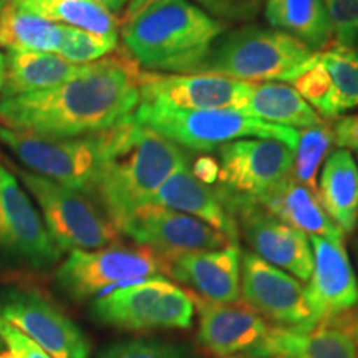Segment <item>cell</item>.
<instances>
[{"label": "cell", "instance_id": "cell-1", "mask_svg": "<svg viewBox=\"0 0 358 358\" xmlns=\"http://www.w3.org/2000/svg\"><path fill=\"white\" fill-rule=\"evenodd\" d=\"M141 71L129 55L111 53L57 87L0 100V123L57 138L106 131L136 110Z\"/></svg>", "mask_w": 358, "mask_h": 358}, {"label": "cell", "instance_id": "cell-2", "mask_svg": "<svg viewBox=\"0 0 358 358\" xmlns=\"http://www.w3.org/2000/svg\"><path fill=\"white\" fill-rule=\"evenodd\" d=\"M187 153L133 115L108 129V148L93 198L113 226H123L150 204L163 182L187 163Z\"/></svg>", "mask_w": 358, "mask_h": 358}, {"label": "cell", "instance_id": "cell-3", "mask_svg": "<svg viewBox=\"0 0 358 358\" xmlns=\"http://www.w3.org/2000/svg\"><path fill=\"white\" fill-rule=\"evenodd\" d=\"M226 24L192 0H158L122 25L127 53L153 73H199Z\"/></svg>", "mask_w": 358, "mask_h": 358}, {"label": "cell", "instance_id": "cell-4", "mask_svg": "<svg viewBox=\"0 0 358 358\" xmlns=\"http://www.w3.org/2000/svg\"><path fill=\"white\" fill-rule=\"evenodd\" d=\"M319 57L292 35L272 27L241 25L214 42L199 73L221 75L241 82L292 83Z\"/></svg>", "mask_w": 358, "mask_h": 358}, {"label": "cell", "instance_id": "cell-5", "mask_svg": "<svg viewBox=\"0 0 358 358\" xmlns=\"http://www.w3.org/2000/svg\"><path fill=\"white\" fill-rule=\"evenodd\" d=\"M133 116L182 150L201 153L245 138L275 140L294 151L299 140V129L261 122L237 110H174L138 103Z\"/></svg>", "mask_w": 358, "mask_h": 358}, {"label": "cell", "instance_id": "cell-6", "mask_svg": "<svg viewBox=\"0 0 358 358\" xmlns=\"http://www.w3.org/2000/svg\"><path fill=\"white\" fill-rule=\"evenodd\" d=\"M0 143L27 171L93 198L108 148V129L88 136L57 138L0 127Z\"/></svg>", "mask_w": 358, "mask_h": 358}, {"label": "cell", "instance_id": "cell-7", "mask_svg": "<svg viewBox=\"0 0 358 358\" xmlns=\"http://www.w3.org/2000/svg\"><path fill=\"white\" fill-rule=\"evenodd\" d=\"M90 313L103 325L131 332L166 329H191L194 320V297L166 277L131 282L100 295L90 306Z\"/></svg>", "mask_w": 358, "mask_h": 358}, {"label": "cell", "instance_id": "cell-8", "mask_svg": "<svg viewBox=\"0 0 358 358\" xmlns=\"http://www.w3.org/2000/svg\"><path fill=\"white\" fill-rule=\"evenodd\" d=\"M15 173L38 204L48 234L62 252L101 249L118 239V229L95 198L27 169L17 168Z\"/></svg>", "mask_w": 358, "mask_h": 358}, {"label": "cell", "instance_id": "cell-9", "mask_svg": "<svg viewBox=\"0 0 358 358\" xmlns=\"http://www.w3.org/2000/svg\"><path fill=\"white\" fill-rule=\"evenodd\" d=\"M164 274L158 254L145 245H110L71 250L55 271V285L75 302L100 297L116 287Z\"/></svg>", "mask_w": 358, "mask_h": 358}, {"label": "cell", "instance_id": "cell-10", "mask_svg": "<svg viewBox=\"0 0 358 358\" xmlns=\"http://www.w3.org/2000/svg\"><path fill=\"white\" fill-rule=\"evenodd\" d=\"M62 254L19 178L0 163V267L47 271Z\"/></svg>", "mask_w": 358, "mask_h": 358}, {"label": "cell", "instance_id": "cell-11", "mask_svg": "<svg viewBox=\"0 0 358 358\" xmlns=\"http://www.w3.org/2000/svg\"><path fill=\"white\" fill-rule=\"evenodd\" d=\"M217 194L231 211L236 203H257L266 192L292 174L289 146L266 138H245L217 148Z\"/></svg>", "mask_w": 358, "mask_h": 358}, {"label": "cell", "instance_id": "cell-12", "mask_svg": "<svg viewBox=\"0 0 358 358\" xmlns=\"http://www.w3.org/2000/svg\"><path fill=\"white\" fill-rule=\"evenodd\" d=\"M0 319L19 329L52 358H90L92 348L87 335L37 290H0Z\"/></svg>", "mask_w": 358, "mask_h": 358}, {"label": "cell", "instance_id": "cell-13", "mask_svg": "<svg viewBox=\"0 0 358 358\" xmlns=\"http://www.w3.org/2000/svg\"><path fill=\"white\" fill-rule=\"evenodd\" d=\"M243 299L272 325L308 332L319 325L308 301L307 289L254 252H243Z\"/></svg>", "mask_w": 358, "mask_h": 358}, {"label": "cell", "instance_id": "cell-14", "mask_svg": "<svg viewBox=\"0 0 358 358\" xmlns=\"http://www.w3.org/2000/svg\"><path fill=\"white\" fill-rule=\"evenodd\" d=\"M252 83L192 73L171 75L141 71L140 103L174 110H237L248 105Z\"/></svg>", "mask_w": 358, "mask_h": 358}, {"label": "cell", "instance_id": "cell-15", "mask_svg": "<svg viewBox=\"0 0 358 358\" xmlns=\"http://www.w3.org/2000/svg\"><path fill=\"white\" fill-rule=\"evenodd\" d=\"M122 234L131 237L138 245L151 249L161 259L236 244L209 224L156 204L138 209L123 226Z\"/></svg>", "mask_w": 358, "mask_h": 358}, {"label": "cell", "instance_id": "cell-16", "mask_svg": "<svg viewBox=\"0 0 358 358\" xmlns=\"http://www.w3.org/2000/svg\"><path fill=\"white\" fill-rule=\"evenodd\" d=\"M231 214L237 222L239 237H244L256 256L308 282L313 256L307 234L279 221L257 203L232 204Z\"/></svg>", "mask_w": 358, "mask_h": 358}, {"label": "cell", "instance_id": "cell-17", "mask_svg": "<svg viewBox=\"0 0 358 358\" xmlns=\"http://www.w3.org/2000/svg\"><path fill=\"white\" fill-rule=\"evenodd\" d=\"M241 257L239 244L176 254L163 259L164 274L206 302L234 303L241 302Z\"/></svg>", "mask_w": 358, "mask_h": 358}, {"label": "cell", "instance_id": "cell-18", "mask_svg": "<svg viewBox=\"0 0 358 358\" xmlns=\"http://www.w3.org/2000/svg\"><path fill=\"white\" fill-rule=\"evenodd\" d=\"M313 267L307 295L317 322L358 306V280L343 241L312 236Z\"/></svg>", "mask_w": 358, "mask_h": 358}, {"label": "cell", "instance_id": "cell-19", "mask_svg": "<svg viewBox=\"0 0 358 358\" xmlns=\"http://www.w3.org/2000/svg\"><path fill=\"white\" fill-rule=\"evenodd\" d=\"M194 306L199 315L198 343L216 357H248L271 327L248 303H213L194 297Z\"/></svg>", "mask_w": 358, "mask_h": 358}, {"label": "cell", "instance_id": "cell-20", "mask_svg": "<svg viewBox=\"0 0 358 358\" xmlns=\"http://www.w3.org/2000/svg\"><path fill=\"white\" fill-rule=\"evenodd\" d=\"M150 204L187 214L222 232L231 243L237 244L239 241L234 216L217 194L216 187L204 185L191 173L189 161L163 182Z\"/></svg>", "mask_w": 358, "mask_h": 358}, {"label": "cell", "instance_id": "cell-21", "mask_svg": "<svg viewBox=\"0 0 358 358\" xmlns=\"http://www.w3.org/2000/svg\"><path fill=\"white\" fill-rule=\"evenodd\" d=\"M248 358H358V347L345 330L325 322L308 332L271 325Z\"/></svg>", "mask_w": 358, "mask_h": 358}, {"label": "cell", "instance_id": "cell-22", "mask_svg": "<svg viewBox=\"0 0 358 358\" xmlns=\"http://www.w3.org/2000/svg\"><path fill=\"white\" fill-rule=\"evenodd\" d=\"M267 213L303 234L343 241V232L325 213L319 196L290 174L257 201Z\"/></svg>", "mask_w": 358, "mask_h": 358}, {"label": "cell", "instance_id": "cell-23", "mask_svg": "<svg viewBox=\"0 0 358 358\" xmlns=\"http://www.w3.org/2000/svg\"><path fill=\"white\" fill-rule=\"evenodd\" d=\"M317 194L325 213L343 234H352L358 227V168L350 150L330 151Z\"/></svg>", "mask_w": 358, "mask_h": 358}, {"label": "cell", "instance_id": "cell-24", "mask_svg": "<svg viewBox=\"0 0 358 358\" xmlns=\"http://www.w3.org/2000/svg\"><path fill=\"white\" fill-rule=\"evenodd\" d=\"M80 69L82 65L70 64L57 53L8 52L0 100L53 88L73 77Z\"/></svg>", "mask_w": 358, "mask_h": 358}, {"label": "cell", "instance_id": "cell-25", "mask_svg": "<svg viewBox=\"0 0 358 358\" xmlns=\"http://www.w3.org/2000/svg\"><path fill=\"white\" fill-rule=\"evenodd\" d=\"M262 13L268 27L292 35L313 52L334 43L324 0H267Z\"/></svg>", "mask_w": 358, "mask_h": 358}, {"label": "cell", "instance_id": "cell-26", "mask_svg": "<svg viewBox=\"0 0 358 358\" xmlns=\"http://www.w3.org/2000/svg\"><path fill=\"white\" fill-rule=\"evenodd\" d=\"M243 113L285 128H310L324 122L295 88L282 82L252 83Z\"/></svg>", "mask_w": 358, "mask_h": 358}, {"label": "cell", "instance_id": "cell-27", "mask_svg": "<svg viewBox=\"0 0 358 358\" xmlns=\"http://www.w3.org/2000/svg\"><path fill=\"white\" fill-rule=\"evenodd\" d=\"M24 10L55 24L118 40L120 19L100 0H17Z\"/></svg>", "mask_w": 358, "mask_h": 358}, {"label": "cell", "instance_id": "cell-28", "mask_svg": "<svg viewBox=\"0 0 358 358\" xmlns=\"http://www.w3.org/2000/svg\"><path fill=\"white\" fill-rule=\"evenodd\" d=\"M62 43V24L24 10L19 2L0 10V47L7 52L57 53Z\"/></svg>", "mask_w": 358, "mask_h": 358}, {"label": "cell", "instance_id": "cell-29", "mask_svg": "<svg viewBox=\"0 0 358 358\" xmlns=\"http://www.w3.org/2000/svg\"><path fill=\"white\" fill-rule=\"evenodd\" d=\"M335 145L334 123L322 122L315 127L299 131V140L295 145L292 178L317 194V173L322 161ZM319 196V194H317Z\"/></svg>", "mask_w": 358, "mask_h": 358}, {"label": "cell", "instance_id": "cell-30", "mask_svg": "<svg viewBox=\"0 0 358 358\" xmlns=\"http://www.w3.org/2000/svg\"><path fill=\"white\" fill-rule=\"evenodd\" d=\"M320 62L329 71L337 92L342 115L358 106V55L352 48H343L332 43L320 52Z\"/></svg>", "mask_w": 358, "mask_h": 358}, {"label": "cell", "instance_id": "cell-31", "mask_svg": "<svg viewBox=\"0 0 358 358\" xmlns=\"http://www.w3.org/2000/svg\"><path fill=\"white\" fill-rule=\"evenodd\" d=\"M292 85L295 92L319 115L325 118H338L342 115L332 78L320 62V52L317 60L297 78L292 80Z\"/></svg>", "mask_w": 358, "mask_h": 358}, {"label": "cell", "instance_id": "cell-32", "mask_svg": "<svg viewBox=\"0 0 358 358\" xmlns=\"http://www.w3.org/2000/svg\"><path fill=\"white\" fill-rule=\"evenodd\" d=\"M118 47V40L85 32L75 27L62 25V43L57 55L75 65H87L111 55Z\"/></svg>", "mask_w": 358, "mask_h": 358}, {"label": "cell", "instance_id": "cell-33", "mask_svg": "<svg viewBox=\"0 0 358 358\" xmlns=\"http://www.w3.org/2000/svg\"><path fill=\"white\" fill-rule=\"evenodd\" d=\"M98 358H198L186 348L159 340H124L105 348Z\"/></svg>", "mask_w": 358, "mask_h": 358}, {"label": "cell", "instance_id": "cell-34", "mask_svg": "<svg viewBox=\"0 0 358 358\" xmlns=\"http://www.w3.org/2000/svg\"><path fill=\"white\" fill-rule=\"evenodd\" d=\"M334 43L355 48L358 42V0H324Z\"/></svg>", "mask_w": 358, "mask_h": 358}, {"label": "cell", "instance_id": "cell-35", "mask_svg": "<svg viewBox=\"0 0 358 358\" xmlns=\"http://www.w3.org/2000/svg\"><path fill=\"white\" fill-rule=\"evenodd\" d=\"M222 24H243L262 13L267 0H192Z\"/></svg>", "mask_w": 358, "mask_h": 358}, {"label": "cell", "instance_id": "cell-36", "mask_svg": "<svg viewBox=\"0 0 358 358\" xmlns=\"http://www.w3.org/2000/svg\"><path fill=\"white\" fill-rule=\"evenodd\" d=\"M0 342L7 348L8 358H52L19 329L0 319Z\"/></svg>", "mask_w": 358, "mask_h": 358}, {"label": "cell", "instance_id": "cell-37", "mask_svg": "<svg viewBox=\"0 0 358 358\" xmlns=\"http://www.w3.org/2000/svg\"><path fill=\"white\" fill-rule=\"evenodd\" d=\"M335 145L358 151V115L342 116L334 123Z\"/></svg>", "mask_w": 358, "mask_h": 358}, {"label": "cell", "instance_id": "cell-38", "mask_svg": "<svg viewBox=\"0 0 358 358\" xmlns=\"http://www.w3.org/2000/svg\"><path fill=\"white\" fill-rule=\"evenodd\" d=\"M191 173L199 179L201 182L208 186H214L217 182V174H219V164L216 163V158L209 155L199 156L194 163L189 164Z\"/></svg>", "mask_w": 358, "mask_h": 358}, {"label": "cell", "instance_id": "cell-39", "mask_svg": "<svg viewBox=\"0 0 358 358\" xmlns=\"http://www.w3.org/2000/svg\"><path fill=\"white\" fill-rule=\"evenodd\" d=\"M324 322L325 324L335 325V327H338V329L345 330V332L350 335V337L353 338V342H355L358 347V306L355 308H352V310L338 313V315L330 317V319H327Z\"/></svg>", "mask_w": 358, "mask_h": 358}, {"label": "cell", "instance_id": "cell-40", "mask_svg": "<svg viewBox=\"0 0 358 358\" xmlns=\"http://www.w3.org/2000/svg\"><path fill=\"white\" fill-rule=\"evenodd\" d=\"M155 2H158V0H129L128 6L124 7L122 19H120V25L127 24V22L131 20L133 17H136L138 13H141L145 8L153 6Z\"/></svg>", "mask_w": 358, "mask_h": 358}, {"label": "cell", "instance_id": "cell-41", "mask_svg": "<svg viewBox=\"0 0 358 358\" xmlns=\"http://www.w3.org/2000/svg\"><path fill=\"white\" fill-rule=\"evenodd\" d=\"M105 2H106V7H108L111 12L118 13V12H122L123 8L128 6L129 0H105Z\"/></svg>", "mask_w": 358, "mask_h": 358}, {"label": "cell", "instance_id": "cell-42", "mask_svg": "<svg viewBox=\"0 0 358 358\" xmlns=\"http://www.w3.org/2000/svg\"><path fill=\"white\" fill-rule=\"evenodd\" d=\"M3 78H6V55L0 52V93H2Z\"/></svg>", "mask_w": 358, "mask_h": 358}, {"label": "cell", "instance_id": "cell-43", "mask_svg": "<svg viewBox=\"0 0 358 358\" xmlns=\"http://www.w3.org/2000/svg\"><path fill=\"white\" fill-rule=\"evenodd\" d=\"M12 2H15V0H0V10H2L3 7L8 6V3H12Z\"/></svg>", "mask_w": 358, "mask_h": 358}, {"label": "cell", "instance_id": "cell-44", "mask_svg": "<svg viewBox=\"0 0 358 358\" xmlns=\"http://www.w3.org/2000/svg\"><path fill=\"white\" fill-rule=\"evenodd\" d=\"M224 358H248V357H224Z\"/></svg>", "mask_w": 358, "mask_h": 358}, {"label": "cell", "instance_id": "cell-45", "mask_svg": "<svg viewBox=\"0 0 358 358\" xmlns=\"http://www.w3.org/2000/svg\"><path fill=\"white\" fill-rule=\"evenodd\" d=\"M0 358H8L7 355H0Z\"/></svg>", "mask_w": 358, "mask_h": 358}, {"label": "cell", "instance_id": "cell-46", "mask_svg": "<svg viewBox=\"0 0 358 358\" xmlns=\"http://www.w3.org/2000/svg\"><path fill=\"white\" fill-rule=\"evenodd\" d=\"M357 55H358V42H357Z\"/></svg>", "mask_w": 358, "mask_h": 358}, {"label": "cell", "instance_id": "cell-47", "mask_svg": "<svg viewBox=\"0 0 358 358\" xmlns=\"http://www.w3.org/2000/svg\"><path fill=\"white\" fill-rule=\"evenodd\" d=\"M100 2H103V3H105V6H106V2H105V0H100Z\"/></svg>", "mask_w": 358, "mask_h": 358}, {"label": "cell", "instance_id": "cell-48", "mask_svg": "<svg viewBox=\"0 0 358 358\" xmlns=\"http://www.w3.org/2000/svg\"><path fill=\"white\" fill-rule=\"evenodd\" d=\"M357 158H358V151H357Z\"/></svg>", "mask_w": 358, "mask_h": 358}]
</instances>
